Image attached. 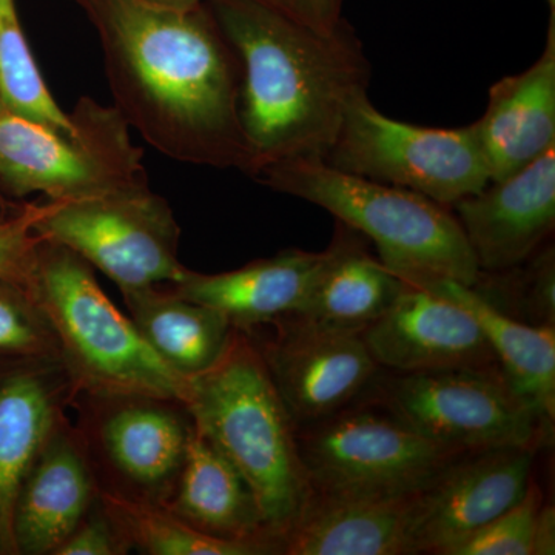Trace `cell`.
I'll return each instance as SVG.
<instances>
[{
    "label": "cell",
    "mask_w": 555,
    "mask_h": 555,
    "mask_svg": "<svg viewBox=\"0 0 555 555\" xmlns=\"http://www.w3.org/2000/svg\"><path fill=\"white\" fill-rule=\"evenodd\" d=\"M104 398L108 406L98 426V441L109 466L133 491H141L138 500L166 505L192 436L188 409L158 397Z\"/></svg>",
    "instance_id": "cell-15"
},
{
    "label": "cell",
    "mask_w": 555,
    "mask_h": 555,
    "mask_svg": "<svg viewBox=\"0 0 555 555\" xmlns=\"http://www.w3.org/2000/svg\"><path fill=\"white\" fill-rule=\"evenodd\" d=\"M383 406L420 436L459 454L537 449L551 440L534 409L500 367L400 374L387 382Z\"/></svg>",
    "instance_id": "cell-10"
},
{
    "label": "cell",
    "mask_w": 555,
    "mask_h": 555,
    "mask_svg": "<svg viewBox=\"0 0 555 555\" xmlns=\"http://www.w3.org/2000/svg\"><path fill=\"white\" fill-rule=\"evenodd\" d=\"M313 494L403 495L425 488L462 455L389 412L345 408L297 433Z\"/></svg>",
    "instance_id": "cell-9"
},
{
    "label": "cell",
    "mask_w": 555,
    "mask_h": 555,
    "mask_svg": "<svg viewBox=\"0 0 555 555\" xmlns=\"http://www.w3.org/2000/svg\"><path fill=\"white\" fill-rule=\"evenodd\" d=\"M420 491L403 495L312 492L297 524L281 540L280 554H415L414 521Z\"/></svg>",
    "instance_id": "cell-16"
},
{
    "label": "cell",
    "mask_w": 555,
    "mask_h": 555,
    "mask_svg": "<svg viewBox=\"0 0 555 555\" xmlns=\"http://www.w3.org/2000/svg\"><path fill=\"white\" fill-rule=\"evenodd\" d=\"M0 104L3 112L62 133L78 131L75 119L62 112L43 82L14 0H0Z\"/></svg>",
    "instance_id": "cell-26"
},
{
    "label": "cell",
    "mask_w": 555,
    "mask_h": 555,
    "mask_svg": "<svg viewBox=\"0 0 555 555\" xmlns=\"http://www.w3.org/2000/svg\"><path fill=\"white\" fill-rule=\"evenodd\" d=\"M72 118L75 134L0 113V184L11 195L72 201L149 184L142 150L118 109L82 98Z\"/></svg>",
    "instance_id": "cell-6"
},
{
    "label": "cell",
    "mask_w": 555,
    "mask_h": 555,
    "mask_svg": "<svg viewBox=\"0 0 555 555\" xmlns=\"http://www.w3.org/2000/svg\"><path fill=\"white\" fill-rule=\"evenodd\" d=\"M3 112V107H2V104H0V113Z\"/></svg>",
    "instance_id": "cell-36"
},
{
    "label": "cell",
    "mask_w": 555,
    "mask_h": 555,
    "mask_svg": "<svg viewBox=\"0 0 555 555\" xmlns=\"http://www.w3.org/2000/svg\"><path fill=\"white\" fill-rule=\"evenodd\" d=\"M100 503L127 545L152 555H258L280 553L272 540H225L208 535L144 500L100 492Z\"/></svg>",
    "instance_id": "cell-25"
},
{
    "label": "cell",
    "mask_w": 555,
    "mask_h": 555,
    "mask_svg": "<svg viewBox=\"0 0 555 555\" xmlns=\"http://www.w3.org/2000/svg\"><path fill=\"white\" fill-rule=\"evenodd\" d=\"M0 353L60 357L56 338L24 287L0 281Z\"/></svg>",
    "instance_id": "cell-28"
},
{
    "label": "cell",
    "mask_w": 555,
    "mask_h": 555,
    "mask_svg": "<svg viewBox=\"0 0 555 555\" xmlns=\"http://www.w3.org/2000/svg\"><path fill=\"white\" fill-rule=\"evenodd\" d=\"M403 286L404 281L369 251V241L338 221L297 317L323 326L363 332L392 306Z\"/></svg>",
    "instance_id": "cell-20"
},
{
    "label": "cell",
    "mask_w": 555,
    "mask_h": 555,
    "mask_svg": "<svg viewBox=\"0 0 555 555\" xmlns=\"http://www.w3.org/2000/svg\"><path fill=\"white\" fill-rule=\"evenodd\" d=\"M324 251L288 248L230 272L196 273L160 284L179 297L221 312L238 331L297 315L323 264Z\"/></svg>",
    "instance_id": "cell-18"
},
{
    "label": "cell",
    "mask_w": 555,
    "mask_h": 555,
    "mask_svg": "<svg viewBox=\"0 0 555 555\" xmlns=\"http://www.w3.org/2000/svg\"><path fill=\"white\" fill-rule=\"evenodd\" d=\"M25 292L49 323L65 371L80 389L94 397L145 396L185 403L190 378L152 349L78 254L40 241Z\"/></svg>",
    "instance_id": "cell-4"
},
{
    "label": "cell",
    "mask_w": 555,
    "mask_h": 555,
    "mask_svg": "<svg viewBox=\"0 0 555 555\" xmlns=\"http://www.w3.org/2000/svg\"><path fill=\"white\" fill-rule=\"evenodd\" d=\"M184 406L201 436L250 486L266 529L281 545L312 489L299 456L297 425L261 352L238 328L221 360L190 378Z\"/></svg>",
    "instance_id": "cell-3"
},
{
    "label": "cell",
    "mask_w": 555,
    "mask_h": 555,
    "mask_svg": "<svg viewBox=\"0 0 555 555\" xmlns=\"http://www.w3.org/2000/svg\"><path fill=\"white\" fill-rule=\"evenodd\" d=\"M53 374L14 372L0 379V550L16 553L14 505L33 463L61 425Z\"/></svg>",
    "instance_id": "cell-23"
},
{
    "label": "cell",
    "mask_w": 555,
    "mask_h": 555,
    "mask_svg": "<svg viewBox=\"0 0 555 555\" xmlns=\"http://www.w3.org/2000/svg\"><path fill=\"white\" fill-rule=\"evenodd\" d=\"M361 334L378 367L398 374L499 367L476 318L423 284L404 281L392 306Z\"/></svg>",
    "instance_id": "cell-13"
},
{
    "label": "cell",
    "mask_w": 555,
    "mask_h": 555,
    "mask_svg": "<svg viewBox=\"0 0 555 555\" xmlns=\"http://www.w3.org/2000/svg\"><path fill=\"white\" fill-rule=\"evenodd\" d=\"M96 495L86 452L72 434L57 426L17 494L13 516L16 553H56L90 513Z\"/></svg>",
    "instance_id": "cell-19"
},
{
    "label": "cell",
    "mask_w": 555,
    "mask_h": 555,
    "mask_svg": "<svg viewBox=\"0 0 555 555\" xmlns=\"http://www.w3.org/2000/svg\"><path fill=\"white\" fill-rule=\"evenodd\" d=\"M53 206V201L47 204H30L22 208L20 214L11 218L0 219V281L2 283L27 286L35 268L36 251L40 244L35 232L39 221Z\"/></svg>",
    "instance_id": "cell-30"
},
{
    "label": "cell",
    "mask_w": 555,
    "mask_h": 555,
    "mask_svg": "<svg viewBox=\"0 0 555 555\" xmlns=\"http://www.w3.org/2000/svg\"><path fill=\"white\" fill-rule=\"evenodd\" d=\"M452 207L481 272L524 264L554 233L555 144L524 169L489 181Z\"/></svg>",
    "instance_id": "cell-14"
},
{
    "label": "cell",
    "mask_w": 555,
    "mask_h": 555,
    "mask_svg": "<svg viewBox=\"0 0 555 555\" xmlns=\"http://www.w3.org/2000/svg\"><path fill=\"white\" fill-rule=\"evenodd\" d=\"M129 547L101 505L98 513L87 514L53 555H118Z\"/></svg>",
    "instance_id": "cell-31"
},
{
    "label": "cell",
    "mask_w": 555,
    "mask_h": 555,
    "mask_svg": "<svg viewBox=\"0 0 555 555\" xmlns=\"http://www.w3.org/2000/svg\"><path fill=\"white\" fill-rule=\"evenodd\" d=\"M201 532L225 540H272L250 486L193 425L184 465L164 505ZM280 546V543H278Z\"/></svg>",
    "instance_id": "cell-21"
},
{
    "label": "cell",
    "mask_w": 555,
    "mask_h": 555,
    "mask_svg": "<svg viewBox=\"0 0 555 555\" xmlns=\"http://www.w3.org/2000/svg\"><path fill=\"white\" fill-rule=\"evenodd\" d=\"M412 283V281H409ZM423 286L462 305L483 331L500 371L539 415L553 438L555 420V327L534 326L506 315L477 287L452 280L422 281Z\"/></svg>",
    "instance_id": "cell-22"
},
{
    "label": "cell",
    "mask_w": 555,
    "mask_h": 555,
    "mask_svg": "<svg viewBox=\"0 0 555 555\" xmlns=\"http://www.w3.org/2000/svg\"><path fill=\"white\" fill-rule=\"evenodd\" d=\"M275 341L259 350L295 425L306 426L349 406L375 377L361 331L291 315Z\"/></svg>",
    "instance_id": "cell-11"
},
{
    "label": "cell",
    "mask_w": 555,
    "mask_h": 555,
    "mask_svg": "<svg viewBox=\"0 0 555 555\" xmlns=\"http://www.w3.org/2000/svg\"><path fill=\"white\" fill-rule=\"evenodd\" d=\"M100 38L115 108L163 155L248 173L241 64L206 2L155 9L138 0H72Z\"/></svg>",
    "instance_id": "cell-1"
},
{
    "label": "cell",
    "mask_w": 555,
    "mask_h": 555,
    "mask_svg": "<svg viewBox=\"0 0 555 555\" xmlns=\"http://www.w3.org/2000/svg\"><path fill=\"white\" fill-rule=\"evenodd\" d=\"M547 5H550L551 13H555V0H546Z\"/></svg>",
    "instance_id": "cell-35"
},
{
    "label": "cell",
    "mask_w": 555,
    "mask_h": 555,
    "mask_svg": "<svg viewBox=\"0 0 555 555\" xmlns=\"http://www.w3.org/2000/svg\"><path fill=\"white\" fill-rule=\"evenodd\" d=\"M324 163L345 173L411 190L447 207L476 195L489 182L473 124L429 129L401 122L375 108L367 93L347 104Z\"/></svg>",
    "instance_id": "cell-7"
},
{
    "label": "cell",
    "mask_w": 555,
    "mask_h": 555,
    "mask_svg": "<svg viewBox=\"0 0 555 555\" xmlns=\"http://www.w3.org/2000/svg\"><path fill=\"white\" fill-rule=\"evenodd\" d=\"M292 20L320 33L337 31L343 20V0H261Z\"/></svg>",
    "instance_id": "cell-32"
},
{
    "label": "cell",
    "mask_w": 555,
    "mask_h": 555,
    "mask_svg": "<svg viewBox=\"0 0 555 555\" xmlns=\"http://www.w3.org/2000/svg\"><path fill=\"white\" fill-rule=\"evenodd\" d=\"M514 278L511 283L505 272V288L514 291L518 308L531 318L534 326L555 327V251L553 244L540 248L524 264L507 270Z\"/></svg>",
    "instance_id": "cell-29"
},
{
    "label": "cell",
    "mask_w": 555,
    "mask_h": 555,
    "mask_svg": "<svg viewBox=\"0 0 555 555\" xmlns=\"http://www.w3.org/2000/svg\"><path fill=\"white\" fill-rule=\"evenodd\" d=\"M537 449L505 447L456 456L416 496L415 554L448 555L520 502Z\"/></svg>",
    "instance_id": "cell-12"
},
{
    "label": "cell",
    "mask_w": 555,
    "mask_h": 555,
    "mask_svg": "<svg viewBox=\"0 0 555 555\" xmlns=\"http://www.w3.org/2000/svg\"><path fill=\"white\" fill-rule=\"evenodd\" d=\"M540 506L542 494L531 481L520 502L452 547L448 555H531Z\"/></svg>",
    "instance_id": "cell-27"
},
{
    "label": "cell",
    "mask_w": 555,
    "mask_h": 555,
    "mask_svg": "<svg viewBox=\"0 0 555 555\" xmlns=\"http://www.w3.org/2000/svg\"><path fill=\"white\" fill-rule=\"evenodd\" d=\"M241 64L240 119L257 178L275 164L324 160L371 62L347 22L320 33L261 0H204Z\"/></svg>",
    "instance_id": "cell-2"
},
{
    "label": "cell",
    "mask_w": 555,
    "mask_h": 555,
    "mask_svg": "<svg viewBox=\"0 0 555 555\" xmlns=\"http://www.w3.org/2000/svg\"><path fill=\"white\" fill-rule=\"evenodd\" d=\"M35 232L100 269L120 294L178 283L190 270L178 258L181 230L173 211L149 184L53 201Z\"/></svg>",
    "instance_id": "cell-8"
},
{
    "label": "cell",
    "mask_w": 555,
    "mask_h": 555,
    "mask_svg": "<svg viewBox=\"0 0 555 555\" xmlns=\"http://www.w3.org/2000/svg\"><path fill=\"white\" fill-rule=\"evenodd\" d=\"M555 554V511L553 506H540L532 532L531 555Z\"/></svg>",
    "instance_id": "cell-33"
},
{
    "label": "cell",
    "mask_w": 555,
    "mask_h": 555,
    "mask_svg": "<svg viewBox=\"0 0 555 555\" xmlns=\"http://www.w3.org/2000/svg\"><path fill=\"white\" fill-rule=\"evenodd\" d=\"M138 2L145 3L149 7H155V9L185 11L195 9L201 5L204 0H138Z\"/></svg>",
    "instance_id": "cell-34"
},
{
    "label": "cell",
    "mask_w": 555,
    "mask_h": 555,
    "mask_svg": "<svg viewBox=\"0 0 555 555\" xmlns=\"http://www.w3.org/2000/svg\"><path fill=\"white\" fill-rule=\"evenodd\" d=\"M122 297L145 341L184 377L193 378L214 367L235 337L236 328L228 317L167 287L139 288Z\"/></svg>",
    "instance_id": "cell-24"
},
{
    "label": "cell",
    "mask_w": 555,
    "mask_h": 555,
    "mask_svg": "<svg viewBox=\"0 0 555 555\" xmlns=\"http://www.w3.org/2000/svg\"><path fill=\"white\" fill-rule=\"evenodd\" d=\"M255 179L356 229L401 280H452L474 287L483 275L451 207L420 193L345 173L321 159L286 160Z\"/></svg>",
    "instance_id": "cell-5"
},
{
    "label": "cell",
    "mask_w": 555,
    "mask_h": 555,
    "mask_svg": "<svg viewBox=\"0 0 555 555\" xmlns=\"http://www.w3.org/2000/svg\"><path fill=\"white\" fill-rule=\"evenodd\" d=\"M473 126L489 181L516 173L555 144V13L542 56L526 72L496 80Z\"/></svg>",
    "instance_id": "cell-17"
}]
</instances>
